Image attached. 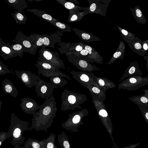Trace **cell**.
I'll return each instance as SVG.
<instances>
[{"mask_svg": "<svg viewBox=\"0 0 148 148\" xmlns=\"http://www.w3.org/2000/svg\"><path fill=\"white\" fill-rule=\"evenodd\" d=\"M14 13H12L11 14L16 23L19 24H25L27 18L24 12L22 13L16 10H14Z\"/></svg>", "mask_w": 148, "mask_h": 148, "instance_id": "33", "label": "cell"}, {"mask_svg": "<svg viewBox=\"0 0 148 148\" xmlns=\"http://www.w3.org/2000/svg\"><path fill=\"white\" fill-rule=\"evenodd\" d=\"M99 114L100 117L101 122L110 135L113 142H114L112 135V125L107 111L104 109H101L99 111Z\"/></svg>", "mask_w": 148, "mask_h": 148, "instance_id": "18", "label": "cell"}, {"mask_svg": "<svg viewBox=\"0 0 148 148\" xmlns=\"http://www.w3.org/2000/svg\"><path fill=\"white\" fill-rule=\"evenodd\" d=\"M27 37L31 44L36 46L37 48L41 47L44 46L43 38L42 34L32 33Z\"/></svg>", "mask_w": 148, "mask_h": 148, "instance_id": "26", "label": "cell"}, {"mask_svg": "<svg viewBox=\"0 0 148 148\" xmlns=\"http://www.w3.org/2000/svg\"><path fill=\"white\" fill-rule=\"evenodd\" d=\"M27 10L33 13L35 15L45 19L46 21H58L49 14L41 10L32 9H27Z\"/></svg>", "mask_w": 148, "mask_h": 148, "instance_id": "25", "label": "cell"}, {"mask_svg": "<svg viewBox=\"0 0 148 148\" xmlns=\"http://www.w3.org/2000/svg\"><path fill=\"white\" fill-rule=\"evenodd\" d=\"M122 39L128 44L132 50L140 56H144L146 53L143 49L141 40L138 37L125 38L122 37Z\"/></svg>", "mask_w": 148, "mask_h": 148, "instance_id": "14", "label": "cell"}, {"mask_svg": "<svg viewBox=\"0 0 148 148\" xmlns=\"http://www.w3.org/2000/svg\"><path fill=\"white\" fill-rule=\"evenodd\" d=\"M67 10L78 11L80 10H85L87 7H81L75 5L73 3L65 0H56Z\"/></svg>", "mask_w": 148, "mask_h": 148, "instance_id": "27", "label": "cell"}, {"mask_svg": "<svg viewBox=\"0 0 148 148\" xmlns=\"http://www.w3.org/2000/svg\"><path fill=\"white\" fill-rule=\"evenodd\" d=\"M47 21L58 28V30L62 33L71 32V27L66 23L58 21Z\"/></svg>", "mask_w": 148, "mask_h": 148, "instance_id": "29", "label": "cell"}, {"mask_svg": "<svg viewBox=\"0 0 148 148\" xmlns=\"http://www.w3.org/2000/svg\"><path fill=\"white\" fill-rule=\"evenodd\" d=\"M6 1L13 9L22 13L24 12L23 10L28 7V3L25 0H8Z\"/></svg>", "mask_w": 148, "mask_h": 148, "instance_id": "23", "label": "cell"}, {"mask_svg": "<svg viewBox=\"0 0 148 148\" xmlns=\"http://www.w3.org/2000/svg\"><path fill=\"white\" fill-rule=\"evenodd\" d=\"M141 43L143 50L146 53L148 51V40L141 41Z\"/></svg>", "mask_w": 148, "mask_h": 148, "instance_id": "44", "label": "cell"}, {"mask_svg": "<svg viewBox=\"0 0 148 148\" xmlns=\"http://www.w3.org/2000/svg\"><path fill=\"white\" fill-rule=\"evenodd\" d=\"M10 45L5 43L0 38V55L5 60L16 57Z\"/></svg>", "mask_w": 148, "mask_h": 148, "instance_id": "17", "label": "cell"}, {"mask_svg": "<svg viewBox=\"0 0 148 148\" xmlns=\"http://www.w3.org/2000/svg\"><path fill=\"white\" fill-rule=\"evenodd\" d=\"M20 106L22 110L27 114L34 115L36 111L39 109L41 105L39 106L33 99L29 97H24L21 99Z\"/></svg>", "mask_w": 148, "mask_h": 148, "instance_id": "12", "label": "cell"}, {"mask_svg": "<svg viewBox=\"0 0 148 148\" xmlns=\"http://www.w3.org/2000/svg\"><path fill=\"white\" fill-rule=\"evenodd\" d=\"M91 87L92 93H93V94H93L94 95L95 94L96 95V96H97L98 95L99 96H100V95H101V93H102L101 92L98 88L94 86L93 87L91 86Z\"/></svg>", "mask_w": 148, "mask_h": 148, "instance_id": "43", "label": "cell"}, {"mask_svg": "<svg viewBox=\"0 0 148 148\" xmlns=\"http://www.w3.org/2000/svg\"><path fill=\"white\" fill-rule=\"evenodd\" d=\"M12 42L21 45L25 52L31 54H35L37 49L36 46L32 44L29 41L27 36L21 31L17 33L15 38Z\"/></svg>", "mask_w": 148, "mask_h": 148, "instance_id": "9", "label": "cell"}, {"mask_svg": "<svg viewBox=\"0 0 148 148\" xmlns=\"http://www.w3.org/2000/svg\"><path fill=\"white\" fill-rule=\"evenodd\" d=\"M53 148H58L56 146Z\"/></svg>", "mask_w": 148, "mask_h": 148, "instance_id": "53", "label": "cell"}, {"mask_svg": "<svg viewBox=\"0 0 148 148\" xmlns=\"http://www.w3.org/2000/svg\"><path fill=\"white\" fill-rule=\"evenodd\" d=\"M77 57L92 63L95 62L91 58L87 51L84 48L79 51H76L72 53Z\"/></svg>", "mask_w": 148, "mask_h": 148, "instance_id": "35", "label": "cell"}, {"mask_svg": "<svg viewBox=\"0 0 148 148\" xmlns=\"http://www.w3.org/2000/svg\"><path fill=\"white\" fill-rule=\"evenodd\" d=\"M82 116L77 114L72 117L71 116L68 119L62 124V126L71 132H76L78 131V127L82 124L84 122L82 121Z\"/></svg>", "mask_w": 148, "mask_h": 148, "instance_id": "13", "label": "cell"}, {"mask_svg": "<svg viewBox=\"0 0 148 148\" xmlns=\"http://www.w3.org/2000/svg\"><path fill=\"white\" fill-rule=\"evenodd\" d=\"M72 30L81 40L86 42H92L101 40L99 37L84 30L72 28Z\"/></svg>", "mask_w": 148, "mask_h": 148, "instance_id": "19", "label": "cell"}, {"mask_svg": "<svg viewBox=\"0 0 148 148\" xmlns=\"http://www.w3.org/2000/svg\"><path fill=\"white\" fill-rule=\"evenodd\" d=\"M25 148H42L40 141L37 139L28 138L24 143Z\"/></svg>", "mask_w": 148, "mask_h": 148, "instance_id": "36", "label": "cell"}, {"mask_svg": "<svg viewBox=\"0 0 148 148\" xmlns=\"http://www.w3.org/2000/svg\"><path fill=\"white\" fill-rule=\"evenodd\" d=\"M58 141L61 148H71L68 136L64 132L58 135Z\"/></svg>", "mask_w": 148, "mask_h": 148, "instance_id": "32", "label": "cell"}, {"mask_svg": "<svg viewBox=\"0 0 148 148\" xmlns=\"http://www.w3.org/2000/svg\"><path fill=\"white\" fill-rule=\"evenodd\" d=\"M143 59L146 60L147 61V68L148 72V74L147 77H148V56L146 55L143 58Z\"/></svg>", "mask_w": 148, "mask_h": 148, "instance_id": "47", "label": "cell"}, {"mask_svg": "<svg viewBox=\"0 0 148 148\" xmlns=\"http://www.w3.org/2000/svg\"><path fill=\"white\" fill-rule=\"evenodd\" d=\"M17 77L27 87L31 88L35 86L39 76L29 71L13 70Z\"/></svg>", "mask_w": 148, "mask_h": 148, "instance_id": "7", "label": "cell"}, {"mask_svg": "<svg viewBox=\"0 0 148 148\" xmlns=\"http://www.w3.org/2000/svg\"><path fill=\"white\" fill-rule=\"evenodd\" d=\"M130 10L131 11L137 23L140 24H144L146 23L147 20L140 6H136L134 8H130Z\"/></svg>", "mask_w": 148, "mask_h": 148, "instance_id": "21", "label": "cell"}, {"mask_svg": "<svg viewBox=\"0 0 148 148\" xmlns=\"http://www.w3.org/2000/svg\"><path fill=\"white\" fill-rule=\"evenodd\" d=\"M147 39H148V37H147Z\"/></svg>", "mask_w": 148, "mask_h": 148, "instance_id": "54", "label": "cell"}, {"mask_svg": "<svg viewBox=\"0 0 148 148\" xmlns=\"http://www.w3.org/2000/svg\"><path fill=\"white\" fill-rule=\"evenodd\" d=\"M13 73L8 69V66L4 65L1 61H0V75H4L7 73Z\"/></svg>", "mask_w": 148, "mask_h": 148, "instance_id": "40", "label": "cell"}, {"mask_svg": "<svg viewBox=\"0 0 148 148\" xmlns=\"http://www.w3.org/2000/svg\"><path fill=\"white\" fill-rule=\"evenodd\" d=\"M10 118V125L7 132V139L12 137L10 143L13 146L17 144L21 145L25 139L23 136V133L26 130H29V122L20 120L13 112L11 114Z\"/></svg>", "mask_w": 148, "mask_h": 148, "instance_id": "2", "label": "cell"}, {"mask_svg": "<svg viewBox=\"0 0 148 148\" xmlns=\"http://www.w3.org/2000/svg\"><path fill=\"white\" fill-rule=\"evenodd\" d=\"M55 138V135L51 133L46 139L40 141L42 148H53L56 146L54 144Z\"/></svg>", "mask_w": 148, "mask_h": 148, "instance_id": "28", "label": "cell"}, {"mask_svg": "<svg viewBox=\"0 0 148 148\" xmlns=\"http://www.w3.org/2000/svg\"><path fill=\"white\" fill-rule=\"evenodd\" d=\"M35 86V90L38 97L47 99L53 95L54 88L52 84L41 79L40 77Z\"/></svg>", "mask_w": 148, "mask_h": 148, "instance_id": "8", "label": "cell"}, {"mask_svg": "<svg viewBox=\"0 0 148 148\" xmlns=\"http://www.w3.org/2000/svg\"><path fill=\"white\" fill-rule=\"evenodd\" d=\"M137 105L141 112L143 117L148 124V105L140 104Z\"/></svg>", "mask_w": 148, "mask_h": 148, "instance_id": "38", "label": "cell"}, {"mask_svg": "<svg viewBox=\"0 0 148 148\" xmlns=\"http://www.w3.org/2000/svg\"><path fill=\"white\" fill-rule=\"evenodd\" d=\"M141 91L144 92H145L144 95H145L148 97V89L144 90H142Z\"/></svg>", "mask_w": 148, "mask_h": 148, "instance_id": "49", "label": "cell"}, {"mask_svg": "<svg viewBox=\"0 0 148 148\" xmlns=\"http://www.w3.org/2000/svg\"><path fill=\"white\" fill-rule=\"evenodd\" d=\"M68 61L78 69L88 71L98 70L97 67L88 62L77 57L73 53L66 55Z\"/></svg>", "mask_w": 148, "mask_h": 148, "instance_id": "11", "label": "cell"}, {"mask_svg": "<svg viewBox=\"0 0 148 148\" xmlns=\"http://www.w3.org/2000/svg\"><path fill=\"white\" fill-rule=\"evenodd\" d=\"M142 74V71L140 69L138 63L136 60L130 63L129 65L123 74L119 82L125 78L133 75L141 76Z\"/></svg>", "mask_w": 148, "mask_h": 148, "instance_id": "16", "label": "cell"}, {"mask_svg": "<svg viewBox=\"0 0 148 148\" xmlns=\"http://www.w3.org/2000/svg\"><path fill=\"white\" fill-rule=\"evenodd\" d=\"M89 6L83 11L84 15L92 13L99 14L104 17L111 0H87Z\"/></svg>", "mask_w": 148, "mask_h": 148, "instance_id": "6", "label": "cell"}, {"mask_svg": "<svg viewBox=\"0 0 148 148\" xmlns=\"http://www.w3.org/2000/svg\"><path fill=\"white\" fill-rule=\"evenodd\" d=\"M112 148H119L116 144L114 142H113V145L112 147Z\"/></svg>", "mask_w": 148, "mask_h": 148, "instance_id": "51", "label": "cell"}, {"mask_svg": "<svg viewBox=\"0 0 148 148\" xmlns=\"http://www.w3.org/2000/svg\"><path fill=\"white\" fill-rule=\"evenodd\" d=\"M10 46L14 53L16 56L23 57V53L25 52L21 45L19 44L15 43L12 45H10Z\"/></svg>", "mask_w": 148, "mask_h": 148, "instance_id": "37", "label": "cell"}, {"mask_svg": "<svg viewBox=\"0 0 148 148\" xmlns=\"http://www.w3.org/2000/svg\"><path fill=\"white\" fill-rule=\"evenodd\" d=\"M2 104V101H0V113L1 111V106Z\"/></svg>", "mask_w": 148, "mask_h": 148, "instance_id": "52", "label": "cell"}, {"mask_svg": "<svg viewBox=\"0 0 148 148\" xmlns=\"http://www.w3.org/2000/svg\"><path fill=\"white\" fill-rule=\"evenodd\" d=\"M79 75L80 80L83 82L85 83L90 82V79L89 75L84 73H80Z\"/></svg>", "mask_w": 148, "mask_h": 148, "instance_id": "41", "label": "cell"}, {"mask_svg": "<svg viewBox=\"0 0 148 148\" xmlns=\"http://www.w3.org/2000/svg\"><path fill=\"white\" fill-rule=\"evenodd\" d=\"M7 132L1 131L0 133V147L3 142L7 139Z\"/></svg>", "mask_w": 148, "mask_h": 148, "instance_id": "42", "label": "cell"}, {"mask_svg": "<svg viewBox=\"0 0 148 148\" xmlns=\"http://www.w3.org/2000/svg\"><path fill=\"white\" fill-rule=\"evenodd\" d=\"M148 84V77L133 75L127 78L119 84V89L122 88L129 91H134Z\"/></svg>", "mask_w": 148, "mask_h": 148, "instance_id": "4", "label": "cell"}, {"mask_svg": "<svg viewBox=\"0 0 148 148\" xmlns=\"http://www.w3.org/2000/svg\"><path fill=\"white\" fill-rule=\"evenodd\" d=\"M98 83L99 86L101 87H104L106 85L104 79H100L98 80Z\"/></svg>", "mask_w": 148, "mask_h": 148, "instance_id": "45", "label": "cell"}, {"mask_svg": "<svg viewBox=\"0 0 148 148\" xmlns=\"http://www.w3.org/2000/svg\"><path fill=\"white\" fill-rule=\"evenodd\" d=\"M119 29L122 37H123L125 38H132L135 37L136 34H132L129 32L127 30L123 29L117 25H115Z\"/></svg>", "mask_w": 148, "mask_h": 148, "instance_id": "39", "label": "cell"}, {"mask_svg": "<svg viewBox=\"0 0 148 148\" xmlns=\"http://www.w3.org/2000/svg\"><path fill=\"white\" fill-rule=\"evenodd\" d=\"M69 15L67 22L71 23L81 21L85 15L83 12H80L72 10L69 11Z\"/></svg>", "mask_w": 148, "mask_h": 148, "instance_id": "31", "label": "cell"}, {"mask_svg": "<svg viewBox=\"0 0 148 148\" xmlns=\"http://www.w3.org/2000/svg\"><path fill=\"white\" fill-rule=\"evenodd\" d=\"M2 89L5 93L10 95L15 98L17 95L18 91L13 82L5 78L2 81Z\"/></svg>", "mask_w": 148, "mask_h": 148, "instance_id": "20", "label": "cell"}, {"mask_svg": "<svg viewBox=\"0 0 148 148\" xmlns=\"http://www.w3.org/2000/svg\"><path fill=\"white\" fill-rule=\"evenodd\" d=\"M13 148H25L24 146H20L19 144H17L14 146Z\"/></svg>", "mask_w": 148, "mask_h": 148, "instance_id": "48", "label": "cell"}, {"mask_svg": "<svg viewBox=\"0 0 148 148\" xmlns=\"http://www.w3.org/2000/svg\"><path fill=\"white\" fill-rule=\"evenodd\" d=\"M84 49L87 51L95 62L98 63H103L102 57L93 48L88 44H84Z\"/></svg>", "mask_w": 148, "mask_h": 148, "instance_id": "24", "label": "cell"}, {"mask_svg": "<svg viewBox=\"0 0 148 148\" xmlns=\"http://www.w3.org/2000/svg\"><path fill=\"white\" fill-rule=\"evenodd\" d=\"M69 1H71L72 3H75L79 4V2L77 0H69Z\"/></svg>", "mask_w": 148, "mask_h": 148, "instance_id": "50", "label": "cell"}, {"mask_svg": "<svg viewBox=\"0 0 148 148\" xmlns=\"http://www.w3.org/2000/svg\"><path fill=\"white\" fill-rule=\"evenodd\" d=\"M50 79L54 88L62 87L67 83L64 79L58 76L51 77Z\"/></svg>", "mask_w": 148, "mask_h": 148, "instance_id": "30", "label": "cell"}, {"mask_svg": "<svg viewBox=\"0 0 148 148\" xmlns=\"http://www.w3.org/2000/svg\"><path fill=\"white\" fill-rule=\"evenodd\" d=\"M35 65L38 69V73L47 78L53 76H58L60 77H67V76L62 73L59 69L48 62L37 60V63Z\"/></svg>", "mask_w": 148, "mask_h": 148, "instance_id": "5", "label": "cell"}, {"mask_svg": "<svg viewBox=\"0 0 148 148\" xmlns=\"http://www.w3.org/2000/svg\"><path fill=\"white\" fill-rule=\"evenodd\" d=\"M56 102L53 95L44 101L40 108L33 115L31 125L29 130L34 129L38 131L42 130L47 132L53 122L57 112Z\"/></svg>", "mask_w": 148, "mask_h": 148, "instance_id": "1", "label": "cell"}, {"mask_svg": "<svg viewBox=\"0 0 148 148\" xmlns=\"http://www.w3.org/2000/svg\"><path fill=\"white\" fill-rule=\"evenodd\" d=\"M128 99L137 105L140 104L148 105V97L144 94L140 95L134 96L129 98Z\"/></svg>", "mask_w": 148, "mask_h": 148, "instance_id": "34", "label": "cell"}, {"mask_svg": "<svg viewBox=\"0 0 148 148\" xmlns=\"http://www.w3.org/2000/svg\"><path fill=\"white\" fill-rule=\"evenodd\" d=\"M43 38V45L47 47H51L55 49L54 45L61 42L62 34L59 30L50 34H42Z\"/></svg>", "mask_w": 148, "mask_h": 148, "instance_id": "15", "label": "cell"}, {"mask_svg": "<svg viewBox=\"0 0 148 148\" xmlns=\"http://www.w3.org/2000/svg\"><path fill=\"white\" fill-rule=\"evenodd\" d=\"M125 46L123 40H121L117 50L114 53L112 58L107 64H110L113 63L115 60L120 59L122 60L124 56Z\"/></svg>", "mask_w": 148, "mask_h": 148, "instance_id": "22", "label": "cell"}, {"mask_svg": "<svg viewBox=\"0 0 148 148\" xmlns=\"http://www.w3.org/2000/svg\"><path fill=\"white\" fill-rule=\"evenodd\" d=\"M140 144V143L136 144H132L124 147H120V148H135Z\"/></svg>", "mask_w": 148, "mask_h": 148, "instance_id": "46", "label": "cell"}, {"mask_svg": "<svg viewBox=\"0 0 148 148\" xmlns=\"http://www.w3.org/2000/svg\"><path fill=\"white\" fill-rule=\"evenodd\" d=\"M60 47L58 50L61 54H69L76 51H79L84 48V44L82 42L75 43H65L62 42L58 43Z\"/></svg>", "mask_w": 148, "mask_h": 148, "instance_id": "10", "label": "cell"}, {"mask_svg": "<svg viewBox=\"0 0 148 148\" xmlns=\"http://www.w3.org/2000/svg\"><path fill=\"white\" fill-rule=\"evenodd\" d=\"M45 47V46H42L39 51L38 60L47 62L58 69L64 68V62L59 56L58 53L56 51L53 52Z\"/></svg>", "mask_w": 148, "mask_h": 148, "instance_id": "3", "label": "cell"}]
</instances>
